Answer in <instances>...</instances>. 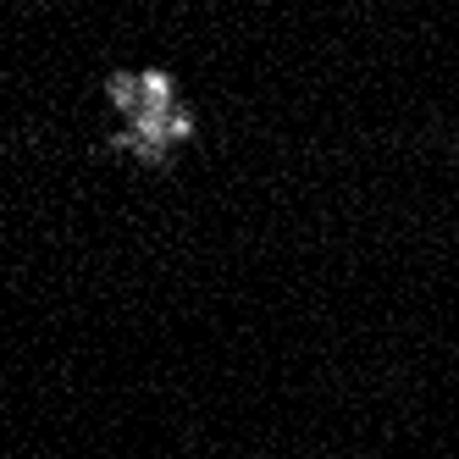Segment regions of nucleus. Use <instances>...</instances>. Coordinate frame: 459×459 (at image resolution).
I'll use <instances>...</instances> for the list:
<instances>
[{
  "instance_id": "obj_1",
  "label": "nucleus",
  "mask_w": 459,
  "mask_h": 459,
  "mask_svg": "<svg viewBox=\"0 0 459 459\" xmlns=\"http://www.w3.org/2000/svg\"><path fill=\"white\" fill-rule=\"evenodd\" d=\"M172 100L167 78H117V106H127V127H134V150L150 155V160H167V139H183L188 134V117H160V106Z\"/></svg>"
}]
</instances>
